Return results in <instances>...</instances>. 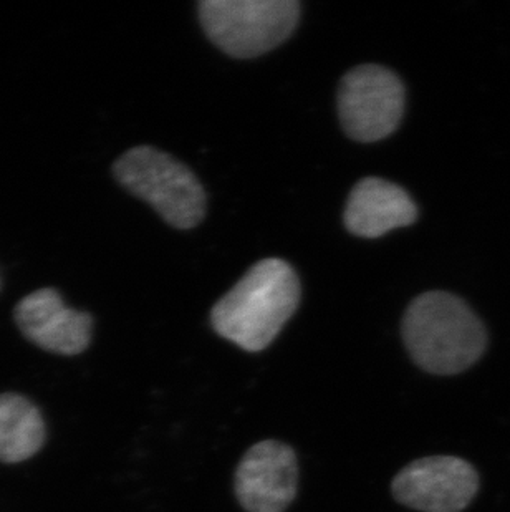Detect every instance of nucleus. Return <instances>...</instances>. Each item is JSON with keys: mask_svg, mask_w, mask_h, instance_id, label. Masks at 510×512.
Returning a JSON list of instances; mask_svg holds the SVG:
<instances>
[{"mask_svg": "<svg viewBox=\"0 0 510 512\" xmlns=\"http://www.w3.org/2000/svg\"><path fill=\"white\" fill-rule=\"evenodd\" d=\"M479 473L458 456H429L401 469L391 484L398 503L421 512H462L479 491Z\"/></svg>", "mask_w": 510, "mask_h": 512, "instance_id": "obj_6", "label": "nucleus"}, {"mask_svg": "<svg viewBox=\"0 0 510 512\" xmlns=\"http://www.w3.org/2000/svg\"><path fill=\"white\" fill-rule=\"evenodd\" d=\"M409 357L424 372L458 375L484 355L487 332L471 307L448 292H426L409 304L403 317Z\"/></svg>", "mask_w": 510, "mask_h": 512, "instance_id": "obj_2", "label": "nucleus"}, {"mask_svg": "<svg viewBox=\"0 0 510 512\" xmlns=\"http://www.w3.org/2000/svg\"><path fill=\"white\" fill-rule=\"evenodd\" d=\"M199 19L212 44L234 58L267 54L299 24L297 0H204Z\"/></svg>", "mask_w": 510, "mask_h": 512, "instance_id": "obj_4", "label": "nucleus"}, {"mask_svg": "<svg viewBox=\"0 0 510 512\" xmlns=\"http://www.w3.org/2000/svg\"><path fill=\"white\" fill-rule=\"evenodd\" d=\"M299 302L300 281L294 269L282 259H265L212 307L211 324L242 350L260 352L274 342Z\"/></svg>", "mask_w": 510, "mask_h": 512, "instance_id": "obj_1", "label": "nucleus"}, {"mask_svg": "<svg viewBox=\"0 0 510 512\" xmlns=\"http://www.w3.org/2000/svg\"><path fill=\"white\" fill-rule=\"evenodd\" d=\"M297 481L295 451L282 441H260L237 466L236 496L247 512H284L297 496Z\"/></svg>", "mask_w": 510, "mask_h": 512, "instance_id": "obj_7", "label": "nucleus"}, {"mask_svg": "<svg viewBox=\"0 0 510 512\" xmlns=\"http://www.w3.org/2000/svg\"><path fill=\"white\" fill-rule=\"evenodd\" d=\"M115 176L131 194L153 206L176 229H193L206 214V193L193 171L153 146L126 151L113 166Z\"/></svg>", "mask_w": 510, "mask_h": 512, "instance_id": "obj_3", "label": "nucleus"}, {"mask_svg": "<svg viewBox=\"0 0 510 512\" xmlns=\"http://www.w3.org/2000/svg\"><path fill=\"white\" fill-rule=\"evenodd\" d=\"M418 219V208L405 189L381 178H365L348 196L343 221L353 236L376 239Z\"/></svg>", "mask_w": 510, "mask_h": 512, "instance_id": "obj_9", "label": "nucleus"}, {"mask_svg": "<svg viewBox=\"0 0 510 512\" xmlns=\"http://www.w3.org/2000/svg\"><path fill=\"white\" fill-rule=\"evenodd\" d=\"M20 329L39 347L62 355H77L92 340V317L63 304L57 290L27 295L15 310Z\"/></svg>", "mask_w": 510, "mask_h": 512, "instance_id": "obj_8", "label": "nucleus"}, {"mask_svg": "<svg viewBox=\"0 0 510 512\" xmlns=\"http://www.w3.org/2000/svg\"><path fill=\"white\" fill-rule=\"evenodd\" d=\"M405 113V87L381 65H360L342 78L338 115L352 140L373 143L395 133Z\"/></svg>", "mask_w": 510, "mask_h": 512, "instance_id": "obj_5", "label": "nucleus"}, {"mask_svg": "<svg viewBox=\"0 0 510 512\" xmlns=\"http://www.w3.org/2000/svg\"><path fill=\"white\" fill-rule=\"evenodd\" d=\"M44 441V421L37 408L19 395H0V461H24L34 456Z\"/></svg>", "mask_w": 510, "mask_h": 512, "instance_id": "obj_10", "label": "nucleus"}]
</instances>
